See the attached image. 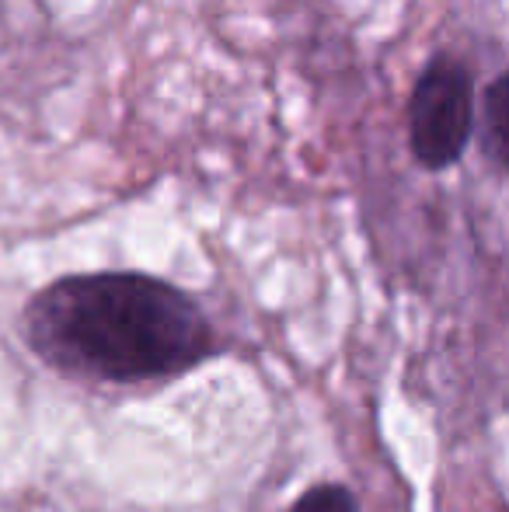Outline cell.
Segmentation results:
<instances>
[{
    "label": "cell",
    "mask_w": 509,
    "mask_h": 512,
    "mask_svg": "<svg viewBox=\"0 0 509 512\" xmlns=\"http://www.w3.org/2000/svg\"><path fill=\"white\" fill-rule=\"evenodd\" d=\"M475 70L454 53H433L408 95V150L422 171H450L475 143Z\"/></svg>",
    "instance_id": "obj_2"
},
{
    "label": "cell",
    "mask_w": 509,
    "mask_h": 512,
    "mask_svg": "<svg viewBox=\"0 0 509 512\" xmlns=\"http://www.w3.org/2000/svg\"><path fill=\"white\" fill-rule=\"evenodd\" d=\"M25 335L56 370L116 384L192 370L217 345L203 307L147 272L56 279L28 300Z\"/></svg>",
    "instance_id": "obj_1"
},
{
    "label": "cell",
    "mask_w": 509,
    "mask_h": 512,
    "mask_svg": "<svg viewBox=\"0 0 509 512\" xmlns=\"http://www.w3.org/2000/svg\"><path fill=\"white\" fill-rule=\"evenodd\" d=\"M290 512H360V502L346 485H314L293 502Z\"/></svg>",
    "instance_id": "obj_4"
},
{
    "label": "cell",
    "mask_w": 509,
    "mask_h": 512,
    "mask_svg": "<svg viewBox=\"0 0 509 512\" xmlns=\"http://www.w3.org/2000/svg\"><path fill=\"white\" fill-rule=\"evenodd\" d=\"M506 115H509V74L499 70L482 91V108H475V136L482 157L492 164L496 175H506V150H509V133H506Z\"/></svg>",
    "instance_id": "obj_3"
}]
</instances>
